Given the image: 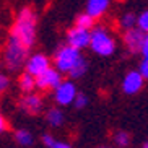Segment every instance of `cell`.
Wrapping results in <instances>:
<instances>
[{
    "label": "cell",
    "instance_id": "obj_1",
    "mask_svg": "<svg viewBox=\"0 0 148 148\" xmlns=\"http://www.w3.org/2000/svg\"><path fill=\"white\" fill-rule=\"evenodd\" d=\"M36 31H38V15L34 13L33 8L25 7L18 12L13 25L10 28L8 38L31 49L36 42Z\"/></svg>",
    "mask_w": 148,
    "mask_h": 148
},
{
    "label": "cell",
    "instance_id": "obj_2",
    "mask_svg": "<svg viewBox=\"0 0 148 148\" xmlns=\"http://www.w3.org/2000/svg\"><path fill=\"white\" fill-rule=\"evenodd\" d=\"M88 47L101 57H109L116 52L117 42H116V38L111 34V31L106 26H96L95 25L90 29V42H88Z\"/></svg>",
    "mask_w": 148,
    "mask_h": 148
},
{
    "label": "cell",
    "instance_id": "obj_3",
    "mask_svg": "<svg viewBox=\"0 0 148 148\" xmlns=\"http://www.w3.org/2000/svg\"><path fill=\"white\" fill-rule=\"evenodd\" d=\"M31 49L21 46L20 42H16L15 39L8 38L7 39V44H5L3 49V65L7 70L10 72H18L21 70L25 62H26L28 56H29Z\"/></svg>",
    "mask_w": 148,
    "mask_h": 148
},
{
    "label": "cell",
    "instance_id": "obj_4",
    "mask_svg": "<svg viewBox=\"0 0 148 148\" xmlns=\"http://www.w3.org/2000/svg\"><path fill=\"white\" fill-rule=\"evenodd\" d=\"M122 41H124L125 49L130 54H134V56H142L145 59H148V34L145 31L138 29L137 26L124 29Z\"/></svg>",
    "mask_w": 148,
    "mask_h": 148
},
{
    "label": "cell",
    "instance_id": "obj_5",
    "mask_svg": "<svg viewBox=\"0 0 148 148\" xmlns=\"http://www.w3.org/2000/svg\"><path fill=\"white\" fill-rule=\"evenodd\" d=\"M82 51L72 47L69 44L62 46L57 49L56 56H54V65L56 70H59L60 73H69L70 70L77 65V62L82 59Z\"/></svg>",
    "mask_w": 148,
    "mask_h": 148
},
{
    "label": "cell",
    "instance_id": "obj_6",
    "mask_svg": "<svg viewBox=\"0 0 148 148\" xmlns=\"http://www.w3.org/2000/svg\"><path fill=\"white\" fill-rule=\"evenodd\" d=\"M25 72L29 75H33V77H38V75H41L44 72V70H47L49 67H51V59H49L47 56H44V54H29L26 59V62H25Z\"/></svg>",
    "mask_w": 148,
    "mask_h": 148
},
{
    "label": "cell",
    "instance_id": "obj_7",
    "mask_svg": "<svg viewBox=\"0 0 148 148\" xmlns=\"http://www.w3.org/2000/svg\"><path fill=\"white\" fill-rule=\"evenodd\" d=\"M60 82H62V73L59 70L49 67L47 70H44L41 75L36 77V88H39L42 91H49V90H54Z\"/></svg>",
    "mask_w": 148,
    "mask_h": 148
},
{
    "label": "cell",
    "instance_id": "obj_8",
    "mask_svg": "<svg viewBox=\"0 0 148 148\" xmlns=\"http://www.w3.org/2000/svg\"><path fill=\"white\" fill-rule=\"evenodd\" d=\"M65 41L69 46L82 51V49L88 47V42H90V29H83V28H78L73 25V26L67 31Z\"/></svg>",
    "mask_w": 148,
    "mask_h": 148
},
{
    "label": "cell",
    "instance_id": "obj_9",
    "mask_svg": "<svg viewBox=\"0 0 148 148\" xmlns=\"http://www.w3.org/2000/svg\"><path fill=\"white\" fill-rule=\"evenodd\" d=\"M54 91H56L57 104H60V106L72 104L75 95L78 93L77 91V86H75L73 82H70V80H67V82H60L56 88H54Z\"/></svg>",
    "mask_w": 148,
    "mask_h": 148
},
{
    "label": "cell",
    "instance_id": "obj_10",
    "mask_svg": "<svg viewBox=\"0 0 148 148\" xmlns=\"http://www.w3.org/2000/svg\"><path fill=\"white\" fill-rule=\"evenodd\" d=\"M145 85V78L142 77L138 70H134V72H129V73L124 77L122 80V90L125 95H135L138 93Z\"/></svg>",
    "mask_w": 148,
    "mask_h": 148
},
{
    "label": "cell",
    "instance_id": "obj_11",
    "mask_svg": "<svg viewBox=\"0 0 148 148\" xmlns=\"http://www.w3.org/2000/svg\"><path fill=\"white\" fill-rule=\"evenodd\" d=\"M20 106H21L28 114H39L42 111V98L39 95H34V93H25L20 101Z\"/></svg>",
    "mask_w": 148,
    "mask_h": 148
},
{
    "label": "cell",
    "instance_id": "obj_12",
    "mask_svg": "<svg viewBox=\"0 0 148 148\" xmlns=\"http://www.w3.org/2000/svg\"><path fill=\"white\" fill-rule=\"evenodd\" d=\"M109 8V0H88L86 2V12L95 20H99Z\"/></svg>",
    "mask_w": 148,
    "mask_h": 148
},
{
    "label": "cell",
    "instance_id": "obj_13",
    "mask_svg": "<svg viewBox=\"0 0 148 148\" xmlns=\"http://www.w3.org/2000/svg\"><path fill=\"white\" fill-rule=\"evenodd\" d=\"M18 86L21 90L23 93H31L36 90V78L33 75L26 73V72H23L20 77H18Z\"/></svg>",
    "mask_w": 148,
    "mask_h": 148
},
{
    "label": "cell",
    "instance_id": "obj_14",
    "mask_svg": "<svg viewBox=\"0 0 148 148\" xmlns=\"http://www.w3.org/2000/svg\"><path fill=\"white\" fill-rule=\"evenodd\" d=\"M64 119H65L64 117V112L57 108L49 109L47 114H46V121H47L52 127H60L62 124H64Z\"/></svg>",
    "mask_w": 148,
    "mask_h": 148
},
{
    "label": "cell",
    "instance_id": "obj_15",
    "mask_svg": "<svg viewBox=\"0 0 148 148\" xmlns=\"http://www.w3.org/2000/svg\"><path fill=\"white\" fill-rule=\"evenodd\" d=\"M86 72H88V62H86V59H85V57H82V59L77 62V65H75L73 69L69 72V75L73 80H77V78H82Z\"/></svg>",
    "mask_w": 148,
    "mask_h": 148
},
{
    "label": "cell",
    "instance_id": "obj_16",
    "mask_svg": "<svg viewBox=\"0 0 148 148\" xmlns=\"http://www.w3.org/2000/svg\"><path fill=\"white\" fill-rule=\"evenodd\" d=\"M95 25H96V20L90 16L86 12H85V13H80L78 16H77V20H75V26L83 28V29H91Z\"/></svg>",
    "mask_w": 148,
    "mask_h": 148
},
{
    "label": "cell",
    "instance_id": "obj_17",
    "mask_svg": "<svg viewBox=\"0 0 148 148\" xmlns=\"http://www.w3.org/2000/svg\"><path fill=\"white\" fill-rule=\"evenodd\" d=\"M15 138H16V142L21 147H29L31 143H33V135H31V132L25 130V129H21V130H16V134H15Z\"/></svg>",
    "mask_w": 148,
    "mask_h": 148
},
{
    "label": "cell",
    "instance_id": "obj_18",
    "mask_svg": "<svg viewBox=\"0 0 148 148\" xmlns=\"http://www.w3.org/2000/svg\"><path fill=\"white\" fill-rule=\"evenodd\" d=\"M135 18H137V15L135 13H124L121 16V28L122 29H129V28H134L135 26Z\"/></svg>",
    "mask_w": 148,
    "mask_h": 148
},
{
    "label": "cell",
    "instance_id": "obj_19",
    "mask_svg": "<svg viewBox=\"0 0 148 148\" xmlns=\"http://www.w3.org/2000/svg\"><path fill=\"white\" fill-rule=\"evenodd\" d=\"M135 26L147 33L148 31V12H142L140 15H137V18H135Z\"/></svg>",
    "mask_w": 148,
    "mask_h": 148
},
{
    "label": "cell",
    "instance_id": "obj_20",
    "mask_svg": "<svg viewBox=\"0 0 148 148\" xmlns=\"http://www.w3.org/2000/svg\"><path fill=\"white\" fill-rule=\"evenodd\" d=\"M114 140H116V143L119 145V147H127V145L130 143V135L127 134V132H117L116 134V137H114Z\"/></svg>",
    "mask_w": 148,
    "mask_h": 148
},
{
    "label": "cell",
    "instance_id": "obj_21",
    "mask_svg": "<svg viewBox=\"0 0 148 148\" xmlns=\"http://www.w3.org/2000/svg\"><path fill=\"white\" fill-rule=\"evenodd\" d=\"M72 104H73L77 109H83L85 106L88 104L86 95H83V93H77V95H75V98H73V101H72Z\"/></svg>",
    "mask_w": 148,
    "mask_h": 148
},
{
    "label": "cell",
    "instance_id": "obj_22",
    "mask_svg": "<svg viewBox=\"0 0 148 148\" xmlns=\"http://www.w3.org/2000/svg\"><path fill=\"white\" fill-rule=\"evenodd\" d=\"M138 72L142 73V77L147 80V77H148V59L142 57V60H140V65H138Z\"/></svg>",
    "mask_w": 148,
    "mask_h": 148
},
{
    "label": "cell",
    "instance_id": "obj_23",
    "mask_svg": "<svg viewBox=\"0 0 148 148\" xmlns=\"http://www.w3.org/2000/svg\"><path fill=\"white\" fill-rule=\"evenodd\" d=\"M10 86V78L5 73H0V93H3Z\"/></svg>",
    "mask_w": 148,
    "mask_h": 148
},
{
    "label": "cell",
    "instance_id": "obj_24",
    "mask_svg": "<svg viewBox=\"0 0 148 148\" xmlns=\"http://www.w3.org/2000/svg\"><path fill=\"white\" fill-rule=\"evenodd\" d=\"M42 142H44V145H46V147H49V148H51V147H52V143L56 142V140L52 138V135L46 134V135L42 137Z\"/></svg>",
    "mask_w": 148,
    "mask_h": 148
},
{
    "label": "cell",
    "instance_id": "obj_25",
    "mask_svg": "<svg viewBox=\"0 0 148 148\" xmlns=\"http://www.w3.org/2000/svg\"><path fill=\"white\" fill-rule=\"evenodd\" d=\"M51 148H70L69 143H64V142H54Z\"/></svg>",
    "mask_w": 148,
    "mask_h": 148
},
{
    "label": "cell",
    "instance_id": "obj_26",
    "mask_svg": "<svg viewBox=\"0 0 148 148\" xmlns=\"http://www.w3.org/2000/svg\"><path fill=\"white\" fill-rule=\"evenodd\" d=\"M5 125H7V124H5V119H3V116H2V112H0V134L5 130Z\"/></svg>",
    "mask_w": 148,
    "mask_h": 148
},
{
    "label": "cell",
    "instance_id": "obj_27",
    "mask_svg": "<svg viewBox=\"0 0 148 148\" xmlns=\"http://www.w3.org/2000/svg\"><path fill=\"white\" fill-rule=\"evenodd\" d=\"M143 148H148V145H147V143H143Z\"/></svg>",
    "mask_w": 148,
    "mask_h": 148
},
{
    "label": "cell",
    "instance_id": "obj_28",
    "mask_svg": "<svg viewBox=\"0 0 148 148\" xmlns=\"http://www.w3.org/2000/svg\"><path fill=\"white\" fill-rule=\"evenodd\" d=\"M101 148H108V147H101Z\"/></svg>",
    "mask_w": 148,
    "mask_h": 148
}]
</instances>
